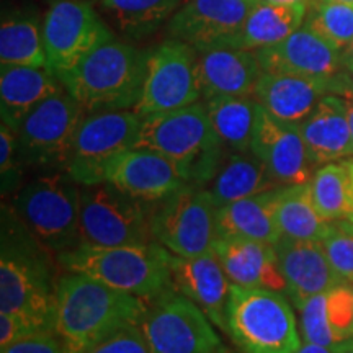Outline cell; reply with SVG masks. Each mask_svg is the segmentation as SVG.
Masks as SVG:
<instances>
[{"label":"cell","instance_id":"6da1fadb","mask_svg":"<svg viewBox=\"0 0 353 353\" xmlns=\"http://www.w3.org/2000/svg\"><path fill=\"white\" fill-rule=\"evenodd\" d=\"M148 301L82 273L57 278L54 332L65 353H87L128 325L141 324Z\"/></svg>","mask_w":353,"mask_h":353},{"label":"cell","instance_id":"7a4b0ae2","mask_svg":"<svg viewBox=\"0 0 353 353\" xmlns=\"http://www.w3.org/2000/svg\"><path fill=\"white\" fill-rule=\"evenodd\" d=\"M46 247L17 214H2L0 312L30 317L54 332L56 283Z\"/></svg>","mask_w":353,"mask_h":353},{"label":"cell","instance_id":"3957f363","mask_svg":"<svg viewBox=\"0 0 353 353\" xmlns=\"http://www.w3.org/2000/svg\"><path fill=\"white\" fill-rule=\"evenodd\" d=\"M134 149L162 154L179 167L187 183L201 187L213 179L226 156L206 107L198 101L143 117Z\"/></svg>","mask_w":353,"mask_h":353},{"label":"cell","instance_id":"277c9868","mask_svg":"<svg viewBox=\"0 0 353 353\" xmlns=\"http://www.w3.org/2000/svg\"><path fill=\"white\" fill-rule=\"evenodd\" d=\"M172 257L159 242L143 245L99 247L79 244L57 254L65 272L82 273L110 288L151 303L172 286Z\"/></svg>","mask_w":353,"mask_h":353},{"label":"cell","instance_id":"5b68a950","mask_svg":"<svg viewBox=\"0 0 353 353\" xmlns=\"http://www.w3.org/2000/svg\"><path fill=\"white\" fill-rule=\"evenodd\" d=\"M149 52L130 43L108 39L76 68L57 76L87 113L134 110L148 69Z\"/></svg>","mask_w":353,"mask_h":353},{"label":"cell","instance_id":"8992f818","mask_svg":"<svg viewBox=\"0 0 353 353\" xmlns=\"http://www.w3.org/2000/svg\"><path fill=\"white\" fill-rule=\"evenodd\" d=\"M13 213L48 250L63 254L81 244V185L65 170L23 185Z\"/></svg>","mask_w":353,"mask_h":353},{"label":"cell","instance_id":"52a82bcc","mask_svg":"<svg viewBox=\"0 0 353 353\" xmlns=\"http://www.w3.org/2000/svg\"><path fill=\"white\" fill-rule=\"evenodd\" d=\"M228 335L241 353H296L303 345L288 299L265 288L232 285Z\"/></svg>","mask_w":353,"mask_h":353},{"label":"cell","instance_id":"ba28073f","mask_svg":"<svg viewBox=\"0 0 353 353\" xmlns=\"http://www.w3.org/2000/svg\"><path fill=\"white\" fill-rule=\"evenodd\" d=\"M151 205L108 182L81 185V244L117 247L156 242Z\"/></svg>","mask_w":353,"mask_h":353},{"label":"cell","instance_id":"9c48e42d","mask_svg":"<svg viewBox=\"0 0 353 353\" xmlns=\"http://www.w3.org/2000/svg\"><path fill=\"white\" fill-rule=\"evenodd\" d=\"M218 210L208 188L183 185L164 200L154 203V239L179 257L214 252L219 239Z\"/></svg>","mask_w":353,"mask_h":353},{"label":"cell","instance_id":"30bf717a","mask_svg":"<svg viewBox=\"0 0 353 353\" xmlns=\"http://www.w3.org/2000/svg\"><path fill=\"white\" fill-rule=\"evenodd\" d=\"M149 304L139 325L154 353H231L203 309L179 291Z\"/></svg>","mask_w":353,"mask_h":353},{"label":"cell","instance_id":"8fae6325","mask_svg":"<svg viewBox=\"0 0 353 353\" xmlns=\"http://www.w3.org/2000/svg\"><path fill=\"white\" fill-rule=\"evenodd\" d=\"M143 117L134 110L87 113L76 132L64 170L79 185L105 182L107 167L118 154L134 149Z\"/></svg>","mask_w":353,"mask_h":353},{"label":"cell","instance_id":"7c38bea8","mask_svg":"<svg viewBox=\"0 0 353 353\" xmlns=\"http://www.w3.org/2000/svg\"><path fill=\"white\" fill-rule=\"evenodd\" d=\"M85 108L68 90L37 105L17 128L23 165L65 167Z\"/></svg>","mask_w":353,"mask_h":353},{"label":"cell","instance_id":"4fadbf2b","mask_svg":"<svg viewBox=\"0 0 353 353\" xmlns=\"http://www.w3.org/2000/svg\"><path fill=\"white\" fill-rule=\"evenodd\" d=\"M200 99L196 51L192 46L169 39L149 51L143 90L134 107L139 117L188 107Z\"/></svg>","mask_w":353,"mask_h":353},{"label":"cell","instance_id":"5bb4252c","mask_svg":"<svg viewBox=\"0 0 353 353\" xmlns=\"http://www.w3.org/2000/svg\"><path fill=\"white\" fill-rule=\"evenodd\" d=\"M41 28L48 68L57 76L72 70L99 44L113 38L90 3L81 0L52 2Z\"/></svg>","mask_w":353,"mask_h":353},{"label":"cell","instance_id":"9a60e30c","mask_svg":"<svg viewBox=\"0 0 353 353\" xmlns=\"http://www.w3.org/2000/svg\"><path fill=\"white\" fill-rule=\"evenodd\" d=\"M259 0H187L167 23L172 39L195 51L231 48Z\"/></svg>","mask_w":353,"mask_h":353},{"label":"cell","instance_id":"2e32d148","mask_svg":"<svg viewBox=\"0 0 353 353\" xmlns=\"http://www.w3.org/2000/svg\"><path fill=\"white\" fill-rule=\"evenodd\" d=\"M250 151L263 162L280 187L311 182L317 170L299 126L272 117L262 105Z\"/></svg>","mask_w":353,"mask_h":353},{"label":"cell","instance_id":"e0dca14e","mask_svg":"<svg viewBox=\"0 0 353 353\" xmlns=\"http://www.w3.org/2000/svg\"><path fill=\"white\" fill-rule=\"evenodd\" d=\"M255 56L263 72L330 79L343 69V51L325 41L307 25L283 41L255 51Z\"/></svg>","mask_w":353,"mask_h":353},{"label":"cell","instance_id":"ac0fdd59","mask_svg":"<svg viewBox=\"0 0 353 353\" xmlns=\"http://www.w3.org/2000/svg\"><path fill=\"white\" fill-rule=\"evenodd\" d=\"M105 182L145 203H157L188 185L170 159L149 149H128L110 162Z\"/></svg>","mask_w":353,"mask_h":353},{"label":"cell","instance_id":"d6986e66","mask_svg":"<svg viewBox=\"0 0 353 353\" xmlns=\"http://www.w3.org/2000/svg\"><path fill=\"white\" fill-rule=\"evenodd\" d=\"M343 87L342 72L330 79L262 72L254 97L272 117L291 125H301L314 112L322 97L339 95Z\"/></svg>","mask_w":353,"mask_h":353},{"label":"cell","instance_id":"ffe728a7","mask_svg":"<svg viewBox=\"0 0 353 353\" xmlns=\"http://www.w3.org/2000/svg\"><path fill=\"white\" fill-rule=\"evenodd\" d=\"M172 286L187 296L219 330L228 334V303L232 283L216 252L198 257H172Z\"/></svg>","mask_w":353,"mask_h":353},{"label":"cell","instance_id":"44dd1931","mask_svg":"<svg viewBox=\"0 0 353 353\" xmlns=\"http://www.w3.org/2000/svg\"><path fill=\"white\" fill-rule=\"evenodd\" d=\"M275 249L286 281V294L298 309L343 281L330 265L321 241L281 237Z\"/></svg>","mask_w":353,"mask_h":353},{"label":"cell","instance_id":"7402d4cb","mask_svg":"<svg viewBox=\"0 0 353 353\" xmlns=\"http://www.w3.org/2000/svg\"><path fill=\"white\" fill-rule=\"evenodd\" d=\"M262 68L252 51L213 48L196 51V76L201 97H254Z\"/></svg>","mask_w":353,"mask_h":353},{"label":"cell","instance_id":"603a6c76","mask_svg":"<svg viewBox=\"0 0 353 353\" xmlns=\"http://www.w3.org/2000/svg\"><path fill=\"white\" fill-rule=\"evenodd\" d=\"M214 252L232 285L286 293L275 244L249 239H218Z\"/></svg>","mask_w":353,"mask_h":353},{"label":"cell","instance_id":"cb8c5ba5","mask_svg":"<svg viewBox=\"0 0 353 353\" xmlns=\"http://www.w3.org/2000/svg\"><path fill=\"white\" fill-rule=\"evenodd\" d=\"M304 342L337 348L353 341V283L342 281L299 309Z\"/></svg>","mask_w":353,"mask_h":353},{"label":"cell","instance_id":"d4e9b609","mask_svg":"<svg viewBox=\"0 0 353 353\" xmlns=\"http://www.w3.org/2000/svg\"><path fill=\"white\" fill-rule=\"evenodd\" d=\"M63 90V82L50 68L0 65L2 121L17 131L37 105Z\"/></svg>","mask_w":353,"mask_h":353},{"label":"cell","instance_id":"484cf974","mask_svg":"<svg viewBox=\"0 0 353 353\" xmlns=\"http://www.w3.org/2000/svg\"><path fill=\"white\" fill-rule=\"evenodd\" d=\"M298 126L317 167L353 156L352 132L341 95L322 97L314 112Z\"/></svg>","mask_w":353,"mask_h":353},{"label":"cell","instance_id":"4316f807","mask_svg":"<svg viewBox=\"0 0 353 353\" xmlns=\"http://www.w3.org/2000/svg\"><path fill=\"white\" fill-rule=\"evenodd\" d=\"M275 190L221 206L218 210L219 239H249L276 244L281 234L273 208Z\"/></svg>","mask_w":353,"mask_h":353},{"label":"cell","instance_id":"83f0119b","mask_svg":"<svg viewBox=\"0 0 353 353\" xmlns=\"http://www.w3.org/2000/svg\"><path fill=\"white\" fill-rule=\"evenodd\" d=\"M206 185L219 208L280 187L252 151L228 152L218 172Z\"/></svg>","mask_w":353,"mask_h":353},{"label":"cell","instance_id":"f1b7e54d","mask_svg":"<svg viewBox=\"0 0 353 353\" xmlns=\"http://www.w3.org/2000/svg\"><path fill=\"white\" fill-rule=\"evenodd\" d=\"M306 2L270 3L259 0L250 10L244 26L234 39L231 48L245 51H259L273 46L301 28L306 17Z\"/></svg>","mask_w":353,"mask_h":353},{"label":"cell","instance_id":"f546056e","mask_svg":"<svg viewBox=\"0 0 353 353\" xmlns=\"http://www.w3.org/2000/svg\"><path fill=\"white\" fill-rule=\"evenodd\" d=\"M273 208L281 237L322 241L332 228V223L325 221L317 211L309 182L278 187Z\"/></svg>","mask_w":353,"mask_h":353},{"label":"cell","instance_id":"4dcf8cb0","mask_svg":"<svg viewBox=\"0 0 353 353\" xmlns=\"http://www.w3.org/2000/svg\"><path fill=\"white\" fill-rule=\"evenodd\" d=\"M205 107L224 148L232 152H249L260 110L255 97H214L206 100Z\"/></svg>","mask_w":353,"mask_h":353},{"label":"cell","instance_id":"1f68e13d","mask_svg":"<svg viewBox=\"0 0 353 353\" xmlns=\"http://www.w3.org/2000/svg\"><path fill=\"white\" fill-rule=\"evenodd\" d=\"M309 183L322 218L329 223L353 221V179L347 162L317 167Z\"/></svg>","mask_w":353,"mask_h":353},{"label":"cell","instance_id":"d6a6232c","mask_svg":"<svg viewBox=\"0 0 353 353\" xmlns=\"http://www.w3.org/2000/svg\"><path fill=\"white\" fill-rule=\"evenodd\" d=\"M0 64L48 68L43 44V28L37 19L13 15L0 26Z\"/></svg>","mask_w":353,"mask_h":353},{"label":"cell","instance_id":"836d02e7","mask_svg":"<svg viewBox=\"0 0 353 353\" xmlns=\"http://www.w3.org/2000/svg\"><path fill=\"white\" fill-rule=\"evenodd\" d=\"M182 0H101L110 19L125 34L145 37L170 20Z\"/></svg>","mask_w":353,"mask_h":353},{"label":"cell","instance_id":"e575fe53","mask_svg":"<svg viewBox=\"0 0 353 353\" xmlns=\"http://www.w3.org/2000/svg\"><path fill=\"white\" fill-rule=\"evenodd\" d=\"M307 26L337 50L345 51L353 43V6L319 0L314 3Z\"/></svg>","mask_w":353,"mask_h":353},{"label":"cell","instance_id":"d590c367","mask_svg":"<svg viewBox=\"0 0 353 353\" xmlns=\"http://www.w3.org/2000/svg\"><path fill=\"white\" fill-rule=\"evenodd\" d=\"M321 242L335 273L343 281L353 283V234L345 231L341 224H332Z\"/></svg>","mask_w":353,"mask_h":353},{"label":"cell","instance_id":"8d00e7d4","mask_svg":"<svg viewBox=\"0 0 353 353\" xmlns=\"http://www.w3.org/2000/svg\"><path fill=\"white\" fill-rule=\"evenodd\" d=\"M23 165L19 151L17 131L2 121L0 125V174H2V193L15 188L20 180V167Z\"/></svg>","mask_w":353,"mask_h":353},{"label":"cell","instance_id":"74e56055","mask_svg":"<svg viewBox=\"0 0 353 353\" xmlns=\"http://www.w3.org/2000/svg\"><path fill=\"white\" fill-rule=\"evenodd\" d=\"M87 353H154L139 324L128 325L97 343Z\"/></svg>","mask_w":353,"mask_h":353},{"label":"cell","instance_id":"f35d334b","mask_svg":"<svg viewBox=\"0 0 353 353\" xmlns=\"http://www.w3.org/2000/svg\"><path fill=\"white\" fill-rule=\"evenodd\" d=\"M41 324L34 322L30 317L20 314H2L0 312V348L10 345V343L28 337V335L46 332Z\"/></svg>","mask_w":353,"mask_h":353},{"label":"cell","instance_id":"ab89813d","mask_svg":"<svg viewBox=\"0 0 353 353\" xmlns=\"http://www.w3.org/2000/svg\"><path fill=\"white\" fill-rule=\"evenodd\" d=\"M0 353H65V350L56 332L46 330V332L28 335L10 345L2 347Z\"/></svg>","mask_w":353,"mask_h":353},{"label":"cell","instance_id":"60d3db41","mask_svg":"<svg viewBox=\"0 0 353 353\" xmlns=\"http://www.w3.org/2000/svg\"><path fill=\"white\" fill-rule=\"evenodd\" d=\"M339 95L342 97L343 103H345L347 120H348V126H350L352 143H353V90H350V88H343V90Z\"/></svg>","mask_w":353,"mask_h":353},{"label":"cell","instance_id":"b9f144b4","mask_svg":"<svg viewBox=\"0 0 353 353\" xmlns=\"http://www.w3.org/2000/svg\"><path fill=\"white\" fill-rule=\"evenodd\" d=\"M296 353H339V352L337 348H332V347H324V345H319V343L304 342Z\"/></svg>","mask_w":353,"mask_h":353},{"label":"cell","instance_id":"7bdbcfd3","mask_svg":"<svg viewBox=\"0 0 353 353\" xmlns=\"http://www.w3.org/2000/svg\"><path fill=\"white\" fill-rule=\"evenodd\" d=\"M342 77H343V83H345V87L343 88H350V90H353V59L345 56H343Z\"/></svg>","mask_w":353,"mask_h":353},{"label":"cell","instance_id":"ee69618b","mask_svg":"<svg viewBox=\"0 0 353 353\" xmlns=\"http://www.w3.org/2000/svg\"><path fill=\"white\" fill-rule=\"evenodd\" d=\"M337 352L339 353H353V341L343 343V345L337 347Z\"/></svg>","mask_w":353,"mask_h":353},{"label":"cell","instance_id":"f6af8a7d","mask_svg":"<svg viewBox=\"0 0 353 353\" xmlns=\"http://www.w3.org/2000/svg\"><path fill=\"white\" fill-rule=\"evenodd\" d=\"M262 2H270V3H285V6H290V3H301V2H306V0H262Z\"/></svg>","mask_w":353,"mask_h":353},{"label":"cell","instance_id":"bcb514c9","mask_svg":"<svg viewBox=\"0 0 353 353\" xmlns=\"http://www.w3.org/2000/svg\"><path fill=\"white\" fill-rule=\"evenodd\" d=\"M341 226H342L343 229H345V231L353 234V221H342Z\"/></svg>","mask_w":353,"mask_h":353},{"label":"cell","instance_id":"7dc6e473","mask_svg":"<svg viewBox=\"0 0 353 353\" xmlns=\"http://www.w3.org/2000/svg\"><path fill=\"white\" fill-rule=\"evenodd\" d=\"M343 56H345V57H350V59H353V43L350 44V46L347 48L345 51H343Z\"/></svg>","mask_w":353,"mask_h":353},{"label":"cell","instance_id":"c3c4849f","mask_svg":"<svg viewBox=\"0 0 353 353\" xmlns=\"http://www.w3.org/2000/svg\"><path fill=\"white\" fill-rule=\"evenodd\" d=\"M327 2H339V3H347V6H353V0H327Z\"/></svg>","mask_w":353,"mask_h":353},{"label":"cell","instance_id":"681fc988","mask_svg":"<svg viewBox=\"0 0 353 353\" xmlns=\"http://www.w3.org/2000/svg\"><path fill=\"white\" fill-rule=\"evenodd\" d=\"M347 165H348V169H350V174H352V179H353V161H347Z\"/></svg>","mask_w":353,"mask_h":353},{"label":"cell","instance_id":"f907efd6","mask_svg":"<svg viewBox=\"0 0 353 353\" xmlns=\"http://www.w3.org/2000/svg\"><path fill=\"white\" fill-rule=\"evenodd\" d=\"M52 2H56V0H52Z\"/></svg>","mask_w":353,"mask_h":353}]
</instances>
